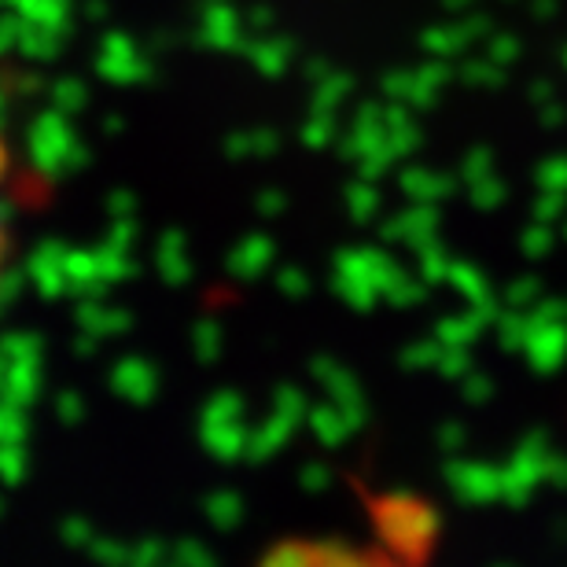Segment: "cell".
<instances>
[{
    "mask_svg": "<svg viewBox=\"0 0 567 567\" xmlns=\"http://www.w3.org/2000/svg\"><path fill=\"white\" fill-rule=\"evenodd\" d=\"M8 251H11V233H8V214H4V203H0V277H4Z\"/></svg>",
    "mask_w": 567,
    "mask_h": 567,
    "instance_id": "cell-1",
    "label": "cell"
}]
</instances>
